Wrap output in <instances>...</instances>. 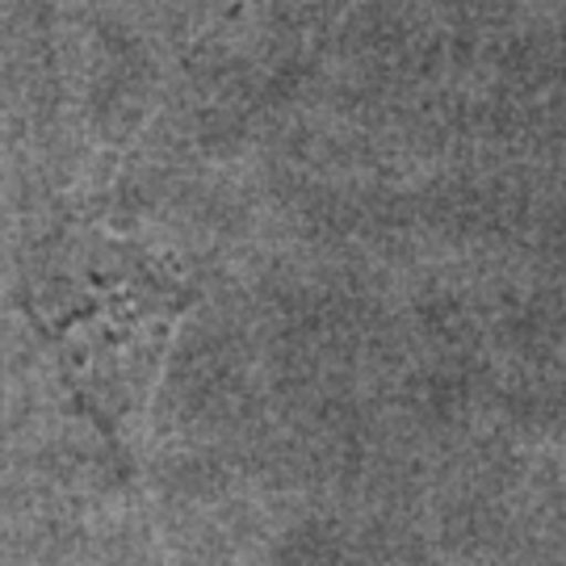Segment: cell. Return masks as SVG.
<instances>
[{"label": "cell", "mask_w": 566, "mask_h": 566, "mask_svg": "<svg viewBox=\"0 0 566 566\" xmlns=\"http://www.w3.org/2000/svg\"><path fill=\"white\" fill-rule=\"evenodd\" d=\"M25 311L46 336L76 403L102 424L126 462V441L147 420L185 298L147 269H105L25 290Z\"/></svg>", "instance_id": "obj_1"}]
</instances>
